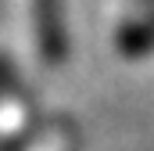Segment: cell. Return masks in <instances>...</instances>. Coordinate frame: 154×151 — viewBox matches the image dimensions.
<instances>
[{"mask_svg":"<svg viewBox=\"0 0 154 151\" xmlns=\"http://www.w3.org/2000/svg\"><path fill=\"white\" fill-rule=\"evenodd\" d=\"M32 22H36V43L47 65H57L68 50L65 36V4L61 0H32Z\"/></svg>","mask_w":154,"mask_h":151,"instance_id":"6da1fadb","label":"cell"}]
</instances>
